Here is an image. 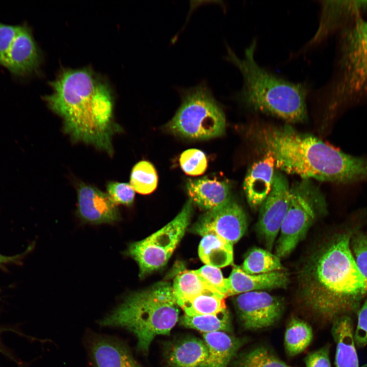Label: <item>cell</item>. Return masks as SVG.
I'll use <instances>...</instances> for the list:
<instances>
[{
    "mask_svg": "<svg viewBox=\"0 0 367 367\" xmlns=\"http://www.w3.org/2000/svg\"><path fill=\"white\" fill-rule=\"evenodd\" d=\"M359 225L348 227L325 242L301 274L302 298L308 309L325 321L353 311L367 295L364 279L350 242Z\"/></svg>",
    "mask_w": 367,
    "mask_h": 367,
    "instance_id": "cell-1",
    "label": "cell"
},
{
    "mask_svg": "<svg viewBox=\"0 0 367 367\" xmlns=\"http://www.w3.org/2000/svg\"><path fill=\"white\" fill-rule=\"evenodd\" d=\"M254 138L273 157L275 168L303 179L343 185L367 182V156H356L291 126H266Z\"/></svg>",
    "mask_w": 367,
    "mask_h": 367,
    "instance_id": "cell-2",
    "label": "cell"
},
{
    "mask_svg": "<svg viewBox=\"0 0 367 367\" xmlns=\"http://www.w3.org/2000/svg\"><path fill=\"white\" fill-rule=\"evenodd\" d=\"M50 86L53 92L44 99L62 118L64 132L73 141L112 155V137L122 129L113 120V97L106 83L89 69H70L61 73Z\"/></svg>",
    "mask_w": 367,
    "mask_h": 367,
    "instance_id": "cell-3",
    "label": "cell"
},
{
    "mask_svg": "<svg viewBox=\"0 0 367 367\" xmlns=\"http://www.w3.org/2000/svg\"><path fill=\"white\" fill-rule=\"evenodd\" d=\"M334 68L329 81L317 94L326 122L367 104V20L360 17L337 34Z\"/></svg>",
    "mask_w": 367,
    "mask_h": 367,
    "instance_id": "cell-4",
    "label": "cell"
},
{
    "mask_svg": "<svg viewBox=\"0 0 367 367\" xmlns=\"http://www.w3.org/2000/svg\"><path fill=\"white\" fill-rule=\"evenodd\" d=\"M254 39L240 58L228 46L226 58L240 70L243 84L237 97L251 110L272 115L288 122L298 123L307 118L306 83L286 81L259 66L254 58Z\"/></svg>",
    "mask_w": 367,
    "mask_h": 367,
    "instance_id": "cell-5",
    "label": "cell"
},
{
    "mask_svg": "<svg viewBox=\"0 0 367 367\" xmlns=\"http://www.w3.org/2000/svg\"><path fill=\"white\" fill-rule=\"evenodd\" d=\"M178 319V306L172 285L161 282L129 295L98 323L129 331L137 338L138 348L147 351L154 338L169 334Z\"/></svg>",
    "mask_w": 367,
    "mask_h": 367,
    "instance_id": "cell-6",
    "label": "cell"
},
{
    "mask_svg": "<svg viewBox=\"0 0 367 367\" xmlns=\"http://www.w3.org/2000/svg\"><path fill=\"white\" fill-rule=\"evenodd\" d=\"M181 103L167 123L171 133L192 140H207L223 135L224 113L204 84L182 90Z\"/></svg>",
    "mask_w": 367,
    "mask_h": 367,
    "instance_id": "cell-7",
    "label": "cell"
},
{
    "mask_svg": "<svg viewBox=\"0 0 367 367\" xmlns=\"http://www.w3.org/2000/svg\"><path fill=\"white\" fill-rule=\"evenodd\" d=\"M325 205L322 193L310 179H302L293 184L290 187L289 208L275 244V254L281 258L292 253L313 222L317 209H324Z\"/></svg>",
    "mask_w": 367,
    "mask_h": 367,
    "instance_id": "cell-8",
    "label": "cell"
},
{
    "mask_svg": "<svg viewBox=\"0 0 367 367\" xmlns=\"http://www.w3.org/2000/svg\"><path fill=\"white\" fill-rule=\"evenodd\" d=\"M192 211V203L189 200L179 213L165 226L145 239L129 245L124 253L137 263L140 277L167 264L185 233Z\"/></svg>",
    "mask_w": 367,
    "mask_h": 367,
    "instance_id": "cell-9",
    "label": "cell"
},
{
    "mask_svg": "<svg viewBox=\"0 0 367 367\" xmlns=\"http://www.w3.org/2000/svg\"><path fill=\"white\" fill-rule=\"evenodd\" d=\"M319 26L299 53L318 46L360 17L367 15V1H321Z\"/></svg>",
    "mask_w": 367,
    "mask_h": 367,
    "instance_id": "cell-10",
    "label": "cell"
},
{
    "mask_svg": "<svg viewBox=\"0 0 367 367\" xmlns=\"http://www.w3.org/2000/svg\"><path fill=\"white\" fill-rule=\"evenodd\" d=\"M290 201L288 180L280 170L275 171L272 189L260 206L257 228L267 248L271 251Z\"/></svg>",
    "mask_w": 367,
    "mask_h": 367,
    "instance_id": "cell-11",
    "label": "cell"
},
{
    "mask_svg": "<svg viewBox=\"0 0 367 367\" xmlns=\"http://www.w3.org/2000/svg\"><path fill=\"white\" fill-rule=\"evenodd\" d=\"M247 228L243 208L230 199L224 205L207 211L195 225L196 233L203 236L215 234L233 245L244 235Z\"/></svg>",
    "mask_w": 367,
    "mask_h": 367,
    "instance_id": "cell-12",
    "label": "cell"
},
{
    "mask_svg": "<svg viewBox=\"0 0 367 367\" xmlns=\"http://www.w3.org/2000/svg\"><path fill=\"white\" fill-rule=\"evenodd\" d=\"M234 304L243 326L249 330L273 325L280 318L284 308L280 299L263 291L239 294Z\"/></svg>",
    "mask_w": 367,
    "mask_h": 367,
    "instance_id": "cell-13",
    "label": "cell"
},
{
    "mask_svg": "<svg viewBox=\"0 0 367 367\" xmlns=\"http://www.w3.org/2000/svg\"><path fill=\"white\" fill-rule=\"evenodd\" d=\"M77 216L92 224H111L120 218L119 211L108 193L84 183L77 188Z\"/></svg>",
    "mask_w": 367,
    "mask_h": 367,
    "instance_id": "cell-14",
    "label": "cell"
},
{
    "mask_svg": "<svg viewBox=\"0 0 367 367\" xmlns=\"http://www.w3.org/2000/svg\"><path fill=\"white\" fill-rule=\"evenodd\" d=\"M40 62V51L31 30L27 24L20 25L3 66L13 76L22 78L36 71Z\"/></svg>",
    "mask_w": 367,
    "mask_h": 367,
    "instance_id": "cell-15",
    "label": "cell"
},
{
    "mask_svg": "<svg viewBox=\"0 0 367 367\" xmlns=\"http://www.w3.org/2000/svg\"><path fill=\"white\" fill-rule=\"evenodd\" d=\"M87 347L91 367H141L125 345L118 339L90 334Z\"/></svg>",
    "mask_w": 367,
    "mask_h": 367,
    "instance_id": "cell-16",
    "label": "cell"
},
{
    "mask_svg": "<svg viewBox=\"0 0 367 367\" xmlns=\"http://www.w3.org/2000/svg\"><path fill=\"white\" fill-rule=\"evenodd\" d=\"M275 160L268 152L249 168L243 182L247 201L253 209L259 208L269 194L275 173Z\"/></svg>",
    "mask_w": 367,
    "mask_h": 367,
    "instance_id": "cell-17",
    "label": "cell"
},
{
    "mask_svg": "<svg viewBox=\"0 0 367 367\" xmlns=\"http://www.w3.org/2000/svg\"><path fill=\"white\" fill-rule=\"evenodd\" d=\"M186 189L192 203L207 211L221 206L231 199L230 186L226 180L207 176L189 179Z\"/></svg>",
    "mask_w": 367,
    "mask_h": 367,
    "instance_id": "cell-18",
    "label": "cell"
},
{
    "mask_svg": "<svg viewBox=\"0 0 367 367\" xmlns=\"http://www.w3.org/2000/svg\"><path fill=\"white\" fill-rule=\"evenodd\" d=\"M228 296L244 293L285 287L289 281V275L282 270L250 275L238 266H234L229 276L226 278Z\"/></svg>",
    "mask_w": 367,
    "mask_h": 367,
    "instance_id": "cell-19",
    "label": "cell"
},
{
    "mask_svg": "<svg viewBox=\"0 0 367 367\" xmlns=\"http://www.w3.org/2000/svg\"><path fill=\"white\" fill-rule=\"evenodd\" d=\"M208 355L201 367H227L240 348L241 341L224 331L203 333Z\"/></svg>",
    "mask_w": 367,
    "mask_h": 367,
    "instance_id": "cell-20",
    "label": "cell"
},
{
    "mask_svg": "<svg viewBox=\"0 0 367 367\" xmlns=\"http://www.w3.org/2000/svg\"><path fill=\"white\" fill-rule=\"evenodd\" d=\"M333 322L332 333L336 344L335 367H359L351 318L343 316Z\"/></svg>",
    "mask_w": 367,
    "mask_h": 367,
    "instance_id": "cell-21",
    "label": "cell"
},
{
    "mask_svg": "<svg viewBox=\"0 0 367 367\" xmlns=\"http://www.w3.org/2000/svg\"><path fill=\"white\" fill-rule=\"evenodd\" d=\"M207 355L204 341L191 338L175 344L169 353L168 360L172 367H201Z\"/></svg>",
    "mask_w": 367,
    "mask_h": 367,
    "instance_id": "cell-22",
    "label": "cell"
},
{
    "mask_svg": "<svg viewBox=\"0 0 367 367\" xmlns=\"http://www.w3.org/2000/svg\"><path fill=\"white\" fill-rule=\"evenodd\" d=\"M202 237L198 247V254L204 264L218 268L232 264L233 245L215 234H207Z\"/></svg>",
    "mask_w": 367,
    "mask_h": 367,
    "instance_id": "cell-23",
    "label": "cell"
},
{
    "mask_svg": "<svg viewBox=\"0 0 367 367\" xmlns=\"http://www.w3.org/2000/svg\"><path fill=\"white\" fill-rule=\"evenodd\" d=\"M172 287L173 295L179 307L205 292H214L199 276L196 270H184L180 271L175 276Z\"/></svg>",
    "mask_w": 367,
    "mask_h": 367,
    "instance_id": "cell-24",
    "label": "cell"
},
{
    "mask_svg": "<svg viewBox=\"0 0 367 367\" xmlns=\"http://www.w3.org/2000/svg\"><path fill=\"white\" fill-rule=\"evenodd\" d=\"M313 337L311 327L305 321L293 318L289 322L284 335V347L287 354L295 356L304 351Z\"/></svg>",
    "mask_w": 367,
    "mask_h": 367,
    "instance_id": "cell-25",
    "label": "cell"
},
{
    "mask_svg": "<svg viewBox=\"0 0 367 367\" xmlns=\"http://www.w3.org/2000/svg\"><path fill=\"white\" fill-rule=\"evenodd\" d=\"M224 296L211 291L199 294L183 304L185 314L196 316L215 314L226 309Z\"/></svg>",
    "mask_w": 367,
    "mask_h": 367,
    "instance_id": "cell-26",
    "label": "cell"
},
{
    "mask_svg": "<svg viewBox=\"0 0 367 367\" xmlns=\"http://www.w3.org/2000/svg\"><path fill=\"white\" fill-rule=\"evenodd\" d=\"M241 269L250 275L259 274L282 270L280 258L268 250L252 249L244 259Z\"/></svg>",
    "mask_w": 367,
    "mask_h": 367,
    "instance_id": "cell-27",
    "label": "cell"
},
{
    "mask_svg": "<svg viewBox=\"0 0 367 367\" xmlns=\"http://www.w3.org/2000/svg\"><path fill=\"white\" fill-rule=\"evenodd\" d=\"M180 323L184 326L194 329L204 333L216 331H228L230 328V322L227 309L215 314L196 316H182Z\"/></svg>",
    "mask_w": 367,
    "mask_h": 367,
    "instance_id": "cell-28",
    "label": "cell"
},
{
    "mask_svg": "<svg viewBox=\"0 0 367 367\" xmlns=\"http://www.w3.org/2000/svg\"><path fill=\"white\" fill-rule=\"evenodd\" d=\"M158 176L153 165L146 161L137 163L130 175V184L135 191L142 195L152 193L156 188Z\"/></svg>",
    "mask_w": 367,
    "mask_h": 367,
    "instance_id": "cell-29",
    "label": "cell"
},
{
    "mask_svg": "<svg viewBox=\"0 0 367 367\" xmlns=\"http://www.w3.org/2000/svg\"><path fill=\"white\" fill-rule=\"evenodd\" d=\"M238 367H291L264 347H258L240 358Z\"/></svg>",
    "mask_w": 367,
    "mask_h": 367,
    "instance_id": "cell-30",
    "label": "cell"
},
{
    "mask_svg": "<svg viewBox=\"0 0 367 367\" xmlns=\"http://www.w3.org/2000/svg\"><path fill=\"white\" fill-rule=\"evenodd\" d=\"M350 249L356 265L362 275L367 291V228L358 227L352 234Z\"/></svg>",
    "mask_w": 367,
    "mask_h": 367,
    "instance_id": "cell-31",
    "label": "cell"
},
{
    "mask_svg": "<svg viewBox=\"0 0 367 367\" xmlns=\"http://www.w3.org/2000/svg\"><path fill=\"white\" fill-rule=\"evenodd\" d=\"M179 164L183 171L187 175L198 176L202 175L207 167V160L201 150L191 148L181 154Z\"/></svg>",
    "mask_w": 367,
    "mask_h": 367,
    "instance_id": "cell-32",
    "label": "cell"
},
{
    "mask_svg": "<svg viewBox=\"0 0 367 367\" xmlns=\"http://www.w3.org/2000/svg\"><path fill=\"white\" fill-rule=\"evenodd\" d=\"M196 271L213 291L226 298L228 297L226 278L223 277L220 268L205 265Z\"/></svg>",
    "mask_w": 367,
    "mask_h": 367,
    "instance_id": "cell-33",
    "label": "cell"
},
{
    "mask_svg": "<svg viewBox=\"0 0 367 367\" xmlns=\"http://www.w3.org/2000/svg\"><path fill=\"white\" fill-rule=\"evenodd\" d=\"M107 191L117 205L130 206L134 201L135 191L129 183L110 181L107 185Z\"/></svg>",
    "mask_w": 367,
    "mask_h": 367,
    "instance_id": "cell-34",
    "label": "cell"
},
{
    "mask_svg": "<svg viewBox=\"0 0 367 367\" xmlns=\"http://www.w3.org/2000/svg\"><path fill=\"white\" fill-rule=\"evenodd\" d=\"M19 28L20 25H9L0 22V65L4 66L7 55Z\"/></svg>",
    "mask_w": 367,
    "mask_h": 367,
    "instance_id": "cell-35",
    "label": "cell"
},
{
    "mask_svg": "<svg viewBox=\"0 0 367 367\" xmlns=\"http://www.w3.org/2000/svg\"><path fill=\"white\" fill-rule=\"evenodd\" d=\"M354 340L358 347H362L367 345V299L358 311Z\"/></svg>",
    "mask_w": 367,
    "mask_h": 367,
    "instance_id": "cell-36",
    "label": "cell"
},
{
    "mask_svg": "<svg viewBox=\"0 0 367 367\" xmlns=\"http://www.w3.org/2000/svg\"><path fill=\"white\" fill-rule=\"evenodd\" d=\"M306 367H331L327 347L309 353L305 358Z\"/></svg>",
    "mask_w": 367,
    "mask_h": 367,
    "instance_id": "cell-37",
    "label": "cell"
},
{
    "mask_svg": "<svg viewBox=\"0 0 367 367\" xmlns=\"http://www.w3.org/2000/svg\"><path fill=\"white\" fill-rule=\"evenodd\" d=\"M30 249V248H29L25 252L13 256H6L0 254V266L10 263L17 264L20 262L21 259L29 251Z\"/></svg>",
    "mask_w": 367,
    "mask_h": 367,
    "instance_id": "cell-38",
    "label": "cell"
}]
</instances>
